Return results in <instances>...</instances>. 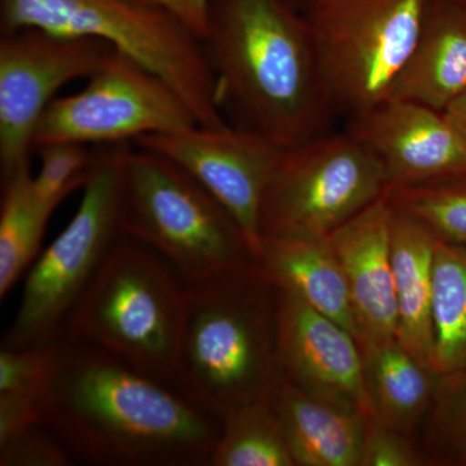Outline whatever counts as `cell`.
I'll list each match as a JSON object with an SVG mask.
<instances>
[{
    "label": "cell",
    "instance_id": "18",
    "mask_svg": "<svg viewBox=\"0 0 466 466\" xmlns=\"http://www.w3.org/2000/svg\"><path fill=\"white\" fill-rule=\"evenodd\" d=\"M435 245L437 236L424 223L392 205L391 256L398 311L397 339L433 372Z\"/></svg>",
    "mask_w": 466,
    "mask_h": 466
},
{
    "label": "cell",
    "instance_id": "4",
    "mask_svg": "<svg viewBox=\"0 0 466 466\" xmlns=\"http://www.w3.org/2000/svg\"><path fill=\"white\" fill-rule=\"evenodd\" d=\"M119 228L189 287L257 262L240 226L210 192L170 159L130 143L122 155Z\"/></svg>",
    "mask_w": 466,
    "mask_h": 466
},
{
    "label": "cell",
    "instance_id": "28",
    "mask_svg": "<svg viewBox=\"0 0 466 466\" xmlns=\"http://www.w3.org/2000/svg\"><path fill=\"white\" fill-rule=\"evenodd\" d=\"M73 456L56 435L36 425L0 446V466H67Z\"/></svg>",
    "mask_w": 466,
    "mask_h": 466
},
{
    "label": "cell",
    "instance_id": "27",
    "mask_svg": "<svg viewBox=\"0 0 466 466\" xmlns=\"http://www.w3.org/2000/svg\"><path fill=\"white\" fill-rule=\"evenodd\" d=\"M55 348L56 343L34 348H2L0 394L20 392L45 395L54 370Z\"/></svg>",
    "mask_w": 466,
    "mask_h": 466
},
{
    "label": "cell",
    "instance_id": "5",
    "mask_svg": "<svg viewBox=\"0 0 466 466\" xmlns=\"http://www.w3.org/2000/svg\"><path fill=\"white\" fill-rule=\"evenodd\" d=\"M188 291L167 260L121 235L76 305L64 339L103 350L173 385Z\"/></svg>",
    "mask_w": 466,
    "mask_h": 466
},
{
    "label": "cell",
    "instance_id": "3",
    "mask_svg": "<svg viewBox=\"0 0 466 466\" xmlns=\"http://www.w3.org/2000/svg\"><path fill=\"white\" fill-rule=\"evenodd\" d=\"M276 287L258 262L189 287L173 386L219 417L279 380Z\"/></svg>",
    "mask_w": 466,
    "mask_h": 466
},
{
    "label": "cell",
    "instance_id": "29",
    "mask_svg": "<svg viewBox=\"0 0 466 466\" xmlns=\"http://www.w3.org/2000/svg\"><path fill=\"white\" fill-rule=\"evenodd\" d=\"M425 458L407 440V435L376 420L367 422L361 466H419Z\"/></svg>",
    "mask_w": 466,
    "mask_h": 466
},
{
    "label": "cell",
    "instance_id": "9",
    "mask_svg": "<svg viewBox=\"0 0 466 466\" xmlns=\"http://www.w3.org/2000/svg\"><path fill=\"white\" fill-rule=\"evenodd\" d=\"M388 191L381 162L354 135H320L285 149L260 208V240L328 238Z\"/></svg>",
    "mask_w": 466,
    "mask_h": 466
},
{
    "label": "cell",
    "instance_id": "15",
    "mask_svg": "<svg viewBox=\"0 0 466 466\" xmlns=\"http://www.w3.org/2000/svg\"><path fill=\"white\" fill-rule=\"evenodd\" d=\"M389 192L328 236L348 283L360 348L397 339Z\"/></svg>",
    "mask_w": 466,
    "mask_h": 466
},
{
    "label": "cell",
    "instance_id": "25",
    "mask_svg": "<svg viewBox=\"0 0 466 466\" xmlns=\"http://www.w3.org/2000/svg\"><path fill=\"white\" fill-rule=\"evenodd\" d=\"M426 460L466 466V368L440 376L425 431Z\"/></svg>",
    "mask_w": 466,
    "mask_h": 466
},
{
    "label": "cell",
    "instance_id": "34",
    "mask_svg": "<svg viewBox=\"0 0 466 466\" xmlns=\"http://www.w3.org/2000/svg\"><path fill=\"white\" fill-rule=\"evenodd\" d=\"M456 2L462 3V5H466V0H456Z\"/></svg>",
    "mask_w": 466,
    "mask_h": 466
},
{
    "label": "cell",
    "instance_id": "13",
    "mask_svg": "<svg viewBox=\"0 0 466 466\" xmlns=\"http://www.w3.org/2000/svg\"><path fill=\"white\" fill-rule=\"evenodd\" d=\"M276 355L280 376L303 390L375 420L358 339L289 291L276 288Z\"/></svg>",
    "mask_w": 466,
    "mask_h": 466
},
{
    "label": "cell",
    "instance_id": "32",
    "mask_svg": "<svg viewBox=\"0 0 466 466\" xmlns=\"http://www.w3.org/2000/svg\"><path fill=\"white\" fill-rule=\"evenodd\" d=\"M441 113L466 144V91L456 97Z\"/></svg>",
    "mask_w": 466,
    "mask_h": 466
},
{
    "label": "cell",
    "instance_id": "7",
    "mask_svg": "<svg viewBox=\"0 0 466 466\" xmlns=\"http://www.w3.org/2000/svg\"><path fill=\"white\" fill-rule=\"evenodd\" d=\"M126 144L95 150L81 204L69 225L30 267L3 348L51 346L66 336L76 305L122 235L119 198Z\"/></svg>",
    "mask_w": 466,
    "mask_h": 466
},
{
    "label": "cell",
    "instance_id": "21",
    "mask_svg": "<svg viewBox=\"0 0 466 466\" xmlns=\"http://www.w3.org/2000/svg\"><path fill=\"white\" fill-rule=\"evenodd\" d=\"M30 167L2 182L0 207V299L38 256L43 233L55 210L34 198Z\"/></svg>",
    "mask_w": 466,
    "mask_h": 466
},
{
    "label": "cell",
    "instance_id": "12",
    "mask_svg": "<svg viewBox=\"0 0 466 466\" xmlns=\"http://www.w3.org/2000/svg\"><path fill=\"white\" fill-rule=\"evenodd\" d=\"M133 144L164 156L198 180L231 214L258 258L260 208L284 148L233 126H193L144 135Z\"/></svg>",
    "mask_w": 466,
    "mask_h": 466
},
{
    "label": "cell",
    "instance_id": "17",
    "mask_svg": "<svg viewBox=\"0 0 466 466\" xmlns=\"http://www.w3.org/2000/svg\"><path fill=\"white\" fill-rule=\"evenodd\" d=\"M466 91V5L433 0L410 61L389 99L443 112Z\"/></svg>",
    "mask_w": 466,
    "mask_h": 466
},
{
    "label": "cell",
    "instance_id": "33",
    "mask_svg": "<svg viewBox=\"0 0 466 466\" xmlns=\"http://www.w3.org/2000/svg\"><path fill=\"white\" fill-rule=\"evenodd\" d=\"M288 5H290L291 7L299 9V11L302 12L303 9L306 8V5H309V0H285Z\"/></svg>",
    "mask_w": 466,
    "mask_h": 466
},
{
    "label": "cell",
    "instance_id": "26",
    "mask_svg": "<svg viewBox=\"0 0 466 466\" xmlns=\"http://www.w3.org/2000/svg\"><path fill=\"white\" fill-rule=\"evenodd\" d=\"M95 150L78 143H48L34 148L41 161L38 174L32 177L34 198L55 210L60 202L82 189L94 159Z\"/></svg>",
    "mask_w": 466,
    "mask_h": 466
},
{
    "label": "cell",
    "instance_id": "14",
    "mask_svg": "<svg viewBox=\"0 0 466 466\" xmlns=\"http://www.w3.org/2000/svg\"><path fill=\"white\" fill-rule=\"evenodd\" d=\"M349 121L381 162L389 189L466 179V144L440 110L388 99Z\"/></svg>",
    "mask_w": 466,
    "mask_h": 466
},
{
    "label": "cell",
    "instance_id": "20",
    "mask_svg": "<svg viewBox=\"0 0 466 466\" xmlns=\"http://www.w3.org/2000/svg\"><path fill=\"white\" fill-rule=\"evenodd\" d=\"M360 350L376 421L410 434L431 410L440 376L422 366L397 339Z\"/></svg>",
    "mask_w": 466,
    "mask_h": 466
},
{
    "label": "cell",
    "instance_id": "6",
    "mask_svg": "<svg viewBox=\"0 0 466 466\" xmlns=\"http://www.w3.org/2000/svg\"><path fill=\"white\" fill-rule=\"evenodd\" d=\"M26 27L99 39L164 79L202 127L229 126L202 39L162 9L135 0H0L2 33Z\"/></svg>",
    "mask_w": 466,
    "mask_h": 466
},
{
    "label": "cell",
    "instance_id": "23",
    "mask_svg": "<svg viewBox=\"0 0 466 466\" xmlns=\"http://www.w3.org/2000/svg\"><path fill=\"white\" fill-rule=\"evenodd\" d=\"M208 466H294L271 400L248 401L220 416Z\"/></svg>",
    "mask_w": 466,
    "mask_h": 466
},
{
    "label": "cell",
    "instance_id": "8",
    "mask_svg": "<svg viewBox=\"0 0 466 466\" xmlns=\"http://www.w3.org/2000/svg\"><path fill=\"white\" fill-rule=\"evenodd\" d=\"M433 0H309L303 9L337 116L390 97Z\"/></svg>",
    "mask_w": 466,
    "mask_h": 466
},
{
    "label": "cell",
    "instance_id": "31",
    "mask_svg": "<svg viewBox=\"0 0 466 466\" xmlns=\"http://www.w3.org/2000/svg\"><path fill=\"white\" fill-rule=\"evenodd\" d=\"M173 15L196 35L204 39L208 25V0H135Z\"/></svg>",
    "mask_w": 466,
    "mask_h": 466
},
{
    "label": "cell",
    "instance_id": "22",
    "mask_svg": "<svg viewBox=\"0 0 466 466\" xmlns=\"http://www.w3.org/2000/svg\"><path fill=\"white\" fill-rule=\"evenodd\" d=\"M434 372L466 368V248L437 238L433 276Z\"/></svg>",
    "mask_w": 466,
    "mask_h": 466
},
{
    "label": "cell",
    "instance_id": "24",
    "mask_svg": "<svg viewBox=\"0 0 466 466\" xmlns=\"http://www.w3.org/2000/svg\"><path fill=\"white\" fill-rule=\"evenodd\" d=\"M395 208L424 223L441 241L466 248V179L389 189Z\"/></svg>",
    "mask_w": 466,
    "mask_h": 466
},
{
    "label": "cell",
    "instance_id": "35",
    "mask_svg": "<svg viewBox=\"0 0 466 466\" xmlns=\"http://www.w3.org/2000/svg\"></svg>",
    "mask_w": 466,
    "mask_h": 466
},
{
    "label": "cell",
    "instance_id": "19",
    "mask_svg": "<svg viewBox=\"0 0 466 466\" xmlns=\"http://www.w3.org/2000/svg\"><path fill=\"white\" fill-rule=\"evenodd\" d=\"M257 262L276 288L333 319L358 339L348 283L328 238H262Z\"/></svg>",
    "mask_w": 466,
    "mask_h": 466
},
{
    "label": "cell",
    "instance_id": "1",
    "mask_svg": "<svg viewBox=\"0 0 466 466\" xmlns=\"http://www.w3.org/2000/svg\"><path fill=\"white\" fill-rule=\"evenodd\" d=\"M43 425L73 459L103 466H204L220 419L170 383L64 339L43 397Z\"/></svg>",
    "mask_w": 466,
    "mask_h": 466
},
{
    "label": "cell",
    "instance_id": "10",
    "mask_svg": "<svg viewBox=\"0 0 466 466\" xmlns=\"http://www.w3.org/2000/svg\"><path fill=\"white\" fill-rule=\"evenodd\" d=\"M87 81L81 91L47 106L34 131L33 150L58 142L130 143L200 126L164 79L116 50Z\"/></svg>",
    "mask_w": 466,
    "mask_h": 466
},
{
    "label": "cell",
    "instance_id": "16",
    "mask_svg": "<svg viewBox=\"0 0 466 466\" xmlns=\"http://www.w3.org/2000/svg\"><path fill=\"white\" fill-rule=\"evenodd\" d=\"M271 404L297 466H361L368 420L280 377Z\"/></svg>",
    "mask_w": 466,
    "mask_h": 466
},
{
    "label": "cell",
    "instance_id": "2",
    "mask_svg": "<svg viewBox=\"0 0 466 466\" xmlns=\"http://www.w3.org/2000/svg\"><path fill=\"white\" fill-rule=\"evenodd\" d=\"M205 54L227 124L281 148L332 131L305 15L285 0H208Z\"/></svg>",
    "mask_w": 466,
    "mask_h": 466
},
{
    "label": "cell",
    "instance_id": "30",
    "mask_svg": "<svg viewBox=\"0 0 466 466\" xmlns=\"http://www.w3.org/2000/svg\"><path fill=\"white\" fill-rule=\"evenodd\" d=\"M41 394H0V446L36 425H43Z\"/></svg>",
    "mask_w": 466,
    "mask_h": 466
},
{
    "label": "cell",
    "instance_id": "11",
    "mask_svg": "<svg viewBox=\"0 0 466 466\" xmlns=\"http://www.w3.org/2000/svg\"><path fill=\"white\" fill-rule=\"evenodd\" d=\"M113 50L82 36L26 29L0 35V177L30 167L34 131L58 90L90 78Z\"/></svg>",
    "mask_w": 466,
    "mask_h": 466
}]
</instances>
